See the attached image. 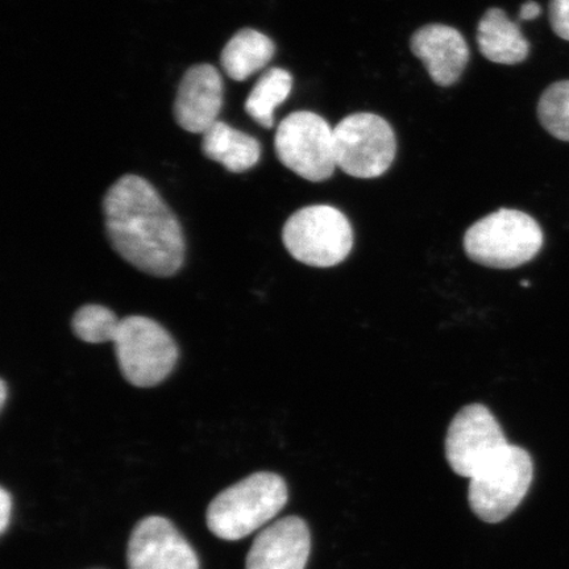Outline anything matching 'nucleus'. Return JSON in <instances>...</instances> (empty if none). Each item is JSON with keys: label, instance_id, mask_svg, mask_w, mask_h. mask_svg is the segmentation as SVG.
Returning <instances> with one entry per match:
<instances>
[{"label": "nucleus", "instance_id": "1", "mask_svg": "<svg viewBox=\"0 0 569 569\" xmlns=\"http://www.w3.org/2000/svg\"><path fill=\"white\" fill-rule=\"evenodd\" d=\"M107 238L120 258L149 276L180 272L187 254L180 220L144 178L127 174L103 199Z\"/></svg>", "mask_w": 569, "mask_h": 569}, {"label": "nucleus", "instance_id": "2", "mask_svg": "<svg viewBox=\"0 0 569 569\" xmlns=\"http://www.w3.org/2000/svg\"><path fill=\"white\" fill-rule=\"evenodd\" d=\"M287 482L272 472L248 476L219 493L210 503L206 522L213 536L239 540L272 521L288 502Z\"/></svg>", "mask_w": 569, "mask_h": 569}, {"label": "nucleus", "instance_id": "3", "mask_svg": "<svg viewBox=\"0 0 569 569\" xmlns=\"http://www.w3.org/2000/svg\"><path fill=\"white\" fill-rule=\"evenodd\" d=\"M543 246L537 220L519 210L501 209L469 227L465 249L469 259L492 269H515L531 261Z\"/></svg>", "mask_w": 569, "mask_h": 569}, {"label": "nucleus", "instance_id": "4", "mask_svg": "<svg viewBox=\"0 0 569 569\" xmlns=\"http://www.w3.org/2000/svg\"><path fill=\"white\" fill-rule=\"evenodd\" d=\"M110 341L120 372L137 388L160 386L180 358L173 337L156 320L142 316L119 319Z\"/></svg>", "mask_w": 569, "mask_h": 569}, {"label": "nucleus", "instance_id": "5", "mask_svg": "<svg viewBox=\"0 0 569 569\" xmlns=\"http://www.w3.org/2000/svg\"><path fill=\"white\" fill-rule=\"evenodd\" d=\"M532 478L530 453L509 443L469 479V507L482 522L500 523L521 505Z\"/></svg>", "mask_w": 569, "mask_h": 569}, {"label": "nucleus", "instance_id": "6", "mask_svg": "<svg viewBox=\"0 0 569 569\" xmlns=\"http://www.w3.org/2000/svg\"><path fill=\"white\" fill-rule=\"evenodd\" d=\"M288 252L302 264L331 268L351 253L353 231L350 220L329 204H312L291 216L282 230Z\"/></svg>", "mask_w": 569, "mask_h": 569}, {"label": "nucleus", "instance_id": "7", "mask_svg": "<svg viewBox=\"0 0 569 569\" xmlns=\"http://www.w3.org/2000/svg\"><path fill=\"white\" fill-rule=\"evenodd\" d=\"M274 148L282 166L310 182L330 180L338 168L333 128L316 112L284 118L277 127Z\"/></svg>", "mask_w": 569, "mask_h": 569}, {"label": "nucleus", "instance_id": "8", "mask_svg": "<svg viewBox=\"0 0 569 569\" xmlns=\"http://www.w3.org/2000/svg\"><path fill=\"white\" fill-rule=\"evenodd\" d=\"M337 167L348 176L369 180L387 172L396 159L393 128L375 113L359 112L333 127Z\"/></svg>", "mask_w": 569, "mask_h": 569}, {"label": "nucleus", "instance_id": "9", "mask_svg": "<svg viewBox=\"0 0 569 569\" xmlns=\"http://www.w3.org/2000/svg\"><path fill=\"white\" fill-rule=\"evenodd\" d=\"M502 427L487 407L471 403L453 417L447 430L446 459L452 471L471 479L479 469L508 446Z\"/></svg>", "mask_w": 569, "mask_h": 569}, {"label": "nucleus", "instance_id": "10", "mask_svg": "<svg viewBox=\"0 0 569 569\" xmlns=\"http://www.w3.org/2000/svg\"><path fill=\"white\" fill-rule=\"evenodd\" d=\"M130 569H199L193 547L167 518H142L127 547Z\"/></svg>", "mask_w": 569, "mask_h": 569}, {"label": "nucleus", "instance_id": "11", "mask_svg": "<svg viewBox=\"0 0 569 569\" xmlns=\"http://www.w3.org/2000/svg\"><path fill=\"white\" fill-rule=\"evenodd\" d=\"M223 78L216 67L201 63L184 73L178 87L174 118L191 133H203L218 122L223 106Z\"/></svg>", "mask_w": 569, "mask_h": 569}, {"label": "nucleus", "instance_id": "12", "mask_svg": "<svg viewBox=\"0 0 569 569\" xmlns=\"http://www.w3.org/2000/svg\"><path fill=\"white\" fill-rule=\"evenodd\" d=\"M311 533L302 518L289 516L268 526L253 540L246 569H305Z\"/></svg>", "mask_w": 569, "mask_h": 569}, {"label": "nucleus", "instance_id": "13", "mask_svg": "<svg viewBox=\"0 0 569 569\" xmlns=\"http://www.w3.org/2000/svg\"><path fill=\"white\" fill-rule=\"evenodd\" d=\"M412 53L423 62L429 76L439 87L457 83L467 68L469 48L462 34L445 24H427L412 34Z\"/></svg>", "mask_w": 569, "mask_h": 569}, {"label": "nucleus", "instance_id": "14", "mask_svg": "<svg viewBox=\"0 0 569 569\" xmlns=\"http://www.w3.org/2000/svg\"><path fill=\"white\" fill-rule=\"evenodd\" d=\"M478 46L487 60L501 66H516L528 59L529 41L521 28L501 9H489L478 26Z\"/></svg>", "mask_w": 569, "mask_h": 569}, {"label": "nucleus", "instance_id": "15", "mask_svg": "<svg viewBox=\"0 0 569 569\" xmlns=\"http://www.w3.org/2000/svg\"><path fill=\"white\" fill-rule=\"evenodd\" d=\"M202 137V152L206 158L219 162L231 173H244L260 161V142L251 134L220 120L203 132Z\"/></svg>", "mask_w": 569, "mask_h": 569}, {"label": "nucleus", "instance_id": "16", "mask_svg": "<svg viewBox=\"0 0 569 569\" xmlns=\"http://www.w3.org/2000/svg\"><path fill=\"white\" fill-rule=\"evenodd\" d=\"M274 52L273 41L267 34L246 28L227 42L220 54V63L227 76L241 82L264 69Z\"/></svg>", "mask_w": 569, "mask_h": 569}, {"label": "nucleus", "instance_id": "17", "mask_svg": "<svg viewBox=\"0 0 569 569\" xmlns=\"http://www.w3.org/2000/svg\"><path fill=\"white\" fill-rule=\"evenodd\" d=\"M291 89H293V78L289 71L281 68L267 70L249 92L246 101L248 116L261 127L272 128L277 107L287 101Z\"/></svg>", "mask_w": 569, "mask_h": 569}, {"label": "nucleus", "instance_id": "18", "mask_svg": "<svg viewBox=\"0 0 569 569\" xmlns=\"http://www.w3.org/2000/svg\"><path fill=\"white\" fill-rule=\"evenodd\" d=\"M538 118L555 139L569 141V80L555 82L543 91Z\"/></svg>", "mask_w": 569, "mask_h": 569}, {"label": "nucleus", "instance_id": "19", "mask_svg": "<svg viewBox=\"0 0 569 569\" xmlns=\"http://www.w3.org/2000/svg\"><path fill=\"white\" fill-rule=\"evenodd\" d=\"M116 312L102 305H84L76 311L71 320L74 336L89 345H101L110 341L111 333L118 323Z\"/></svg>", "mask_w": 569, "mask_h": 569}, {"label": "nucleus", "instance_id": "20", "mask_svg": "<svg viewBox=\"0 0 569 569\" xmlns=\"http://www.w3.org/2000/svg\"><path fill=\"white\" fill-rule=\"evenodd\" d=\"M550 21L553 32L569 41V0H551Z\"/></svg>", "mask_w": 569, "mask_h": 569}, {"label": "nucleus", "instance_id": "21", "mask_svg": "<svg viewBox=\"0 0 569 569\" xmlns=\"http://www.w3.org/2000/svg\"><path fill=\"white\" fill-rule=\"evenodd\" d=\"M12 513V497L6 488L0 490V532L4 533L9 529Z\"/></svg>", "mask_w": 569, "mask_h": 569}, {"label": "nucleus", "instance_id": "22", "mask_svg": "<svg viewBox=\"0 0 569 569\" xmlns=\"http://www.w3.org/2000/svg\"><path fill=\"white\" fill-rule=\"evenodd\" d=\"M540 13H542V7L533 2V0H529V2L523 3L521 10H519V19L530 21L537 19Z\"/></svg>", "mask_w": 569, "mask_h": 569}, {"label": "nucleus", "instance_id": "23", "mask_svg": "<svg viewBox=\"0 0 569 569\" xmlns=\"http://www.w3.org/2000/svg\"><path fill=\"white\" fill-rule=\"evenodd\" d=\"M0 393H2V397H0V405H2L3 409L7 401V383L4 380H2V389H0Z\"/></svg>", "mask_w": 569, "mask_h": 569}, {"label": "nucleus", "instance_id": "24", "mask_svg": "<svg viewBox=\"0 0 569 569\" xmlns=\"http://www.w3.org/2000/svg\"><path fill=\"white\" fill-rule=\"evenodd\" d=\"M522 287H525V288L528 287L529 288L530 287V282L529 281H522Z\"/></svg>", "mask_w": 569, "mask_h": 569}]
</instances>
